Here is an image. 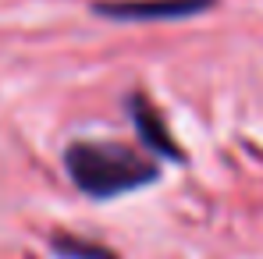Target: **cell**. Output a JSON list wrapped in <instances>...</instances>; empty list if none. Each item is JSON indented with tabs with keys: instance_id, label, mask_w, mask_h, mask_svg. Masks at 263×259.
<instances>
[{
	"instance_id": "7a4b0ae2",
	"label": "cell",
	"mask_w": 263,
	"mask_h": 259,
	"mask_svg": "<svg viewBox=\"0 0 263 259\" xmlns=\"http://www.w3.org/2000/svg\"><path fill=\"white\" fill-rule=\"evenodd\" d=\"M96 18L125 22V25H153V22H185L217 7V0H92Z\"/></svg>"
},
{
	"instance_id": "3957f363",
	"label": "cell",
	"mask_w": 263,
	"mask_h": 259,
	"mask_svg": "<svg viewBox=\"0 0 263 259\" xmlns=\"http://www.w3.org/2000/svg\"><path fill=\"white\" fill-rule=\"evenodd\" d=\"M125 114H128L132 128H135V135H139V146H142L146 153H153V156H160V160L185 164L181 142L171 135L164 114H160V107H157L142 89H132L128 96H125Z\"/></svg>"
},
{
	"instance_id": "277c9868",
	"label": "cell",
	"mask_w": 263,
	"mask_h": 259,
	"mask_svg": "<svg viewBox=\"0 0 263 259\" xmlns=\"http://www.w3.org/2000/svg\"><path fill=\"white\" fill-rule=\"evenodd\" d=\"M50 252L57 259H121L114 249H107L103 242H92L86 234H71V231L50 234Z\"/></svg>"
},
{
	"instance_id": "6da1fadb",
	"label": "cell",
	"mask_w": 263,
	"mask_h": 259,
	"mask_svg": "<svg viewBox=\"0 0 263 259\" xmlns=\"http://www.w3.org/2000/svg\"><path fill=\"white\" fill-rule=\"evenodd\" d=\"M61 164L68 181L92 203H114L160 181V164L153 153L114 138H71L61 153Z\"/></svg>"
}]
</instances>
